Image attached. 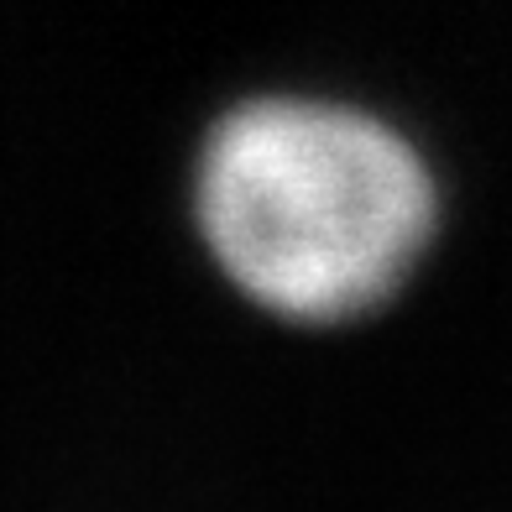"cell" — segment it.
Instances as JSON below:
<instances>
[{
	"instance_id": "6da1fadb",
	"label": "cell",
	"mask_w": 512,
	"mask_h": 512,
	"mask_svg": "<svg viewBox=\"0 0 512 512\" xmlns=\"http://www.w3.org/2000/svg\"><path fill=\"white\" fill-rule=\"evenodd\" d=\"M199 220L215 262L288 319H351L413 272L434 230L418 152L356 110L262 100L209 136Z\"/></svg>"
}]
</instances>
